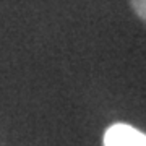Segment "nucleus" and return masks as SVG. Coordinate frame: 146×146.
Segmentation results:
<instances>
[{
	"label": "nucleus",
	"instance_id": "obj_1",
	"mask_svg": "<svg viewBox=\"0 0 146 146\" xmlns=\"http://www.w3.org/2000/svg\"><path fill=\"white\" fill-rule=\"evenodd\" d=\"M104 146H146V135L128 123H114L104 133Z\"/></svg>",
	"mask_w": 146,
	"mask_h": 146
},
{
	"label": "nucleus",
	"instance_id": "obj_2",
	"mask_svg": "<svg viewBox=\"0 0 146 146\" xmlns=\"http://www.w3.org/2000/svg\"><path fill=\"white\" fill-rule=\"evenodd\" d=\"M131 7L143 21H146V0H130Z\"/></svg>",
	"mask_w": 146,
	"mask_h": 146
}]
</instances>
